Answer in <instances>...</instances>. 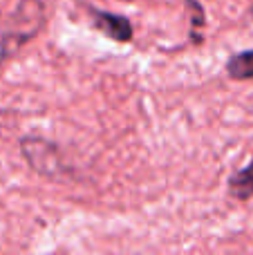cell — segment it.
<instances>
[{
    "mask_svg": "<svg viewBox=\"0 0 253 255\" xmlns=\"http://www.w3.org/2000/svg\"><path fill=\"white\" fill-rule=\"evenodd\" d=\"M94 18H97V27L103 29L106 34H110L112 38L117 40H130L132 36V27L126 18L119 16H110V13H101V11H94Z\"/></svg>",
    "mask_w": 253,
    "mask_h": 255,
    "instance_id": "cell-1",
    "label": "cell"
},
{
    "mask_svg": "<svg viewBox=\"0 0 253 255\" xmlns=\"http://www.w3.org/2000/svg\"><path fill=\"white\" fill-rule=\"evenodd\" d=\"M227 72L231 79H253V52H242L238 56H233L227 63Z\"/></svg>",
    "mask_w": 253,
    "mask_h": 255,
    "instance_id": "cell-2",
    "label": "cell"
},
{
    "mask_svg": "<svg viewBox=\"0 0 253 255\" xmlns=\"http://www.w3.org/2000/svg\"><path fill=\"white\" fill-rule=\"evenodd\" d=\"M231 193L240 199H247L253 195V161L249 163V168L231 177Z\"/></svg>",
    "mask_w": 253,
    "mask_h": 255,
    "instance_id": "cell-3",
    "label": "cell"
}]
</instances>
